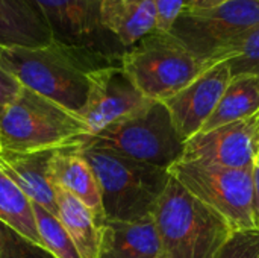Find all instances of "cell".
I'll return each mask as SVG.
<instances>
[{
    "mask_svg": "<svg viewBox=\"0 0 259 258\" xmlns=\"http://www.w3.org/2000/svg\"><path fill=\"white\" fill-rule=\"evenodd\" d=\"M0 68L21 87L80 116L90 94L94 64L52 43L41 47L0 46Z\"/></svg>",
    "mask_w": 259,
    "mask_h": 258,
    "instance_id": "6da1fadb",
    "label": "cell"
},
{
    "mask_svg": "<svg viewBox=\"0 0 259 258\" xmlns=\"http://www.w3.org/2000/svg\"><path fill=\"white\" fill-rule=\"evenodd\" d=\"M82 154L97 178L106 220L135 222L152 217L168 184V169L96 146L82 144Z\"/></svg>",
    "mask_w": 259,
    "mask_h": 258,
    "instance_id": "7a4b0ae2",
    "label": "cell"
},
{
    "mask_svg": "<svg viewBox=\"0 0 259 258\" xmlns=\"http://www.w3.org/2000/svg\"><path fill=\"white\" fill-rule=\"evenodd\" d=\"M152 217L162 258H214L234 233L222 216L194 198L171 175Z\"/></svg>",
    "mask_w": 259,
    "mask_h": 258,
    "instance_id": "3957f363",
    "label": "cell"
},
{
    "mask_svg": "<svg viewBox=\"0 0 259 258\" xmlns=\"http://www.w3.org/2000/svg\"><path fill=\"white\" fill-rule=\"evenodd\" d=\"M87 138L88 131L77 114L24 87L0 113L2 151H56L83 144Z\"/></svg>",
    "mask_w": 259,
    "mask_h": 258,
    "instance_id": "277c9868",
    "label": "cell"
},
{
    "mask_svg": "<svg viewBox=\"0 0 259 258\" xmlns=\"http://www.w3.org/2000/svg\"><path fill=\"white\" fill-rule=\"evenodd\" d=\"M120 64L140 93L155 102L173 97L208 67L171 33L156 30L126 49Z\"/></svg>",
    "mask_w": 259,
    "mask_h": 258,
    "instance_id": "5b68a950",
    "label": "cell"
},
{
    "mask_svg": "<svg viewBox=\"0 0 259 258\" xmlns=\"http://www.w3.org/2000/svg\"><path fill=\"white\" fill-rule=\"evenodd\" d=\"M83 146L109 149L123 157L170 169L182 160L185 141L162 102L150 100L135 114L87 138Z\"/></svg>",
    "mask_w": 259,
    "mask_h": 258,
    "instance_id": "8992f818",
    "label": "cell"
},
{
    "mask_svg": "<svg viewBox=\"0 0 259 258\" xmlns=\"http://www.w3.org/2000/svg\"><path fill=\"white\" fill-rule=\"evenodd\" d=\"M259 24V0H228L208 9H185L170 33L203 65L225 61L232 47Z\"/></svg>",
    "mask_w": 259,
    "mask_h": 258,
    "instance_id": "52a82bcc",
    "label": "cell"
},
{
    "mask_svg": "<svg viewBox=\"0 0 259 258\" xmlns=\"http://www.w3.org/2000/svg\"><path fill=\"white\" fill-rule=\"evenodd\" d=\"M42 15L53 43L96 67L121 62L126 49L102 24V0H30Z\"/></svg>",
    "mask_w": 259,
    "mask_h": 258,
    "instance_id": "ba28073f",
    "label": "cell"
},
{
    "mask_svg": "<svg viewBox=\"0 0 259 258\" xmlns=\"http://www.w3.org/2000/svg\"><path fill=\"white\" fill-rule=\"evenodd\" d=\"M168 172L194 198L222 216L234 231L256 228L252 169H228L179 160Z\"/></svg>",
    "mask_w": 259,
    "mask_h": 258,
    "instance_id": "9c48e42d",
    "label": "cell"
},
{
    "mask_svg": "<svg viewBox=\"0 0 259 258\" xmlns=\"http://www.w3.org/2000/svg\"><path fill=\"white\" fill-rule=\"evenodd\" d=\"M150 100L134 85L121 64L96 68L90 73V94L80 119L88 138L135 114Z\"/></svg>",
    "mask_w": 259,
    "mask_h": 258,
    "instance_id": "30bf717a",
    "label": "cell"
},
{
    "mask_svg": "<svg viewBox=\"0 0 259 258\" xmlns=\"http://www.w3.org/2000/svg\"><path fill=\"white\" fill-rule=\"evenodd\" d=\"M259 155V111L208 132H199L184 148V161L228 169H253Z\"/></svg>",
    "mask_w": 259,
    "mask_h": 258,
    "instance_id": "8fae6325",
    "label": "cell"
},
{
    "mask_svg": "<svg viewBox=\"0 0 259 258\" xmlns=\"http://www.w3.org/2000/svg\"><path fill=\"white\" fill-rule=\"evenodd\" d=\"M231 78V68L226 61L214 62L185 88L162 102L184 141H188L202 131L217 108Z\"/></svg>",
    "mask_w": 259,
    "mask_h": 258,
    "instance_id": "7c38bea8",
    "label": "cell"
},
{
    "mask_svg": "<svg viewBox=\"0 0 259 258\" xmlns=\"http://www.w3.org/2000/svg\"><path fill=\"white\" fill-rule=\"evenodd\" d=\"M58 151V149H56ZM56 151L8 152L0 154L3 170L27 195V198L58 217L56 192L50 178V161Z\"/></svg>",
    "mask_w": 259,
    "mask_h": 258,
    "instance_id": "4fadbf2b",
    "label": "cell"
},
{
    "mask_svg": "<svg viewBox=\"0 0 259 258\" xmlns=\"http://www.w3.org/2000/svg\"><path fill=\"white\" fill-rule=\"evenodd\" d=\"M50 178L55 187L65 190L87 205L102 227L106 220L97 178L82 154V144L58 149L50 161Z\"/></svg>",
    "mask_w": 259,
    "mask_h": 258,
    "instance_id": "5bb4252c",
    "label": "cell"
},
{
    "mask_svg": "<svg viewBox=\"0 0 259 258\" xmlns=\"http://www.w3.org/2000/svg\"><path fill=\"white\" fill-rule=\"evenodd\" d=\"M100 230V258H162L153 217L135 222L105 220Z\"/></svg>",
    "mask_w": 259,
    "mask_h": 258,
    "instance_id": "9a60e30c",
    "label": "cell"
},
{
    "mask_svg": "<svg viewBox=\"0 0 259 258\" xmlns=\"http://www.w3.org/2000/svg\"><path fill=\"white\" fill-rule=\"evenodd\" d=\"M102 24L124 49L135 46L156 29L155 0H102Z\"/></svg>",
    "mask_w": 259,
    "mask_h": 258,
    "instance_id": "2e32d148",
    "label": "cell"
},
{
    "mask_svg": "<svg viewBox=\"0 0 259 258\" xmlns=\"http://www.w3.org/2000/svg\"><path fill=\"white\" fill-rule=\"evenodd\" d=\"M52 33L30 0H0V46L41 47Z\"/></svg>",
    "mask_w": 259,
    "mask_h": 258,
    "instance_id": "e0dca14e",
    "label": "cell"
},
{
    "mask_svg": "<svg viewBox=\"0 0 259 258\" xmlns=\"http://www.w3.org/2000/svg\"><path fill=\"white\" fill-rule=\"evenodd\" d=\"M58 219L70 234L82 258H100L102 230L91 210L73 195L55 187Z\"/></svg>",
    "mask_w": 259,
    "mask_h": 258,
    "instance_id": "ac0fdd59",
    "label": "cell"
},
{
    "mask_svg": "<svg viewBox=\"0 0 259 258\" xmlns=\"http://www.w3.org/2000/svg\"><path fill=\"white\" fill-rule=\"evenodd\" d=\"M259 111V78L253 75L232 76L217 108L200 132L247 119Z\"/></svg>",
    "mask_w": 259,
    "mask_h": 258,
    "instance_id": "d6986e66",
    "label": "cell"
},
{
    "mask_svg": "<svg viewBox=\"0 0 259 258\" xmlns=\"http://www.w3.org/2000/svg\"><path fill=\"white\" fill-rule=\"evenodd\" d=\"M0 222L35 245L42 246L35 220L33 202L3 170H0Z\"/></svg>",
    "mask_w": 259,
    "mask_h": 258,
    "instance_id": "ffe728a7",
    "label": "cell"
},
{
    "mask_svg": "<svg viewBox=\"0 0 259 258\" xmlns=\"http://www.w3.org/2000/svg\"><path fill=\"white\" fill-rule=\"evenodd\" d=\"M35 220L42 246L55 258H82L76 245L73 243L70 234L61 224V220L44 210L42 207L33 204Z\"/></svg>",
    "mask_w": 259,
    "mask_h": 258,
    "instance_id": "44dd1931",
    "label": "cell"
},
{
    "mask_svg": "<svg viewBox=\"0 0 259 258\" xmlns=\"http://www.w3.org/2000/svg\"><path fill=\"white\" fill-rule=\"evenodd\" d=\"M231 75H253L259 78V24L247 32L225 58Z\"/></svg>",
    "mask_w": 259,
    "mask_h": 258,
    "instance_id": "7402d4cb",
    "label": "cell"
},
{
    "mask_svg": "<svg viewBox=\"0 0 259 258\" xmlns=\"http://www.w3.org/2000/svg\"><path fill=\"white\" fill-rule=\"evenodd\" d=\"M0 258H55L44 246L35 245L0 222Z\"/></svg>",
    "mask_w": 259,
    "mask_h": 258,
    "instance_id": "603a6c76",
    "label": "cell"
},
{
    "mask_svg": "<svg viewBox=\"0 0 259 258\" xmlns=\"http://www.w3.org/2000/svg\"><path fill=\"white\" fill-rule=\"evenodd\" d=\"M214 258H259V228L234 231Z\"/></svg>",
    "mask_w": 259,
    "mask_h": 258,
    "instance_id": "cb8c5ba5",
    "label": "cell"
},
{
    "mask_svg": "<svg viewBox=\"0 0 259 258\" xmlns=\"http://www.w3.org/2000/svg\"><path fill=\"white\" fill-rule=\"evenodd\" d=\"M156 32L170 33L178 17L185 11V0H155Z\"/></svg>",
    "mask_w": 259,
    "mask_h": 258,
    "instance_id": "d4e9b609",
    "label": "cell"
},
{
    "mask_svg": "<svg viewBox=\"0 0 259 258\" xmlns=\"http://www.w3.org/2000/svg\"><path fill=\"white\" fill-rule=\"evenodd\" d=\"M21 85L8 75L3 68H0V106H6L11 103L20 93Z\"/></svg>",
    "mask_w": 259,
    "mask_h": 258,
    "instance_id": "484cf974",
    "label": "cell"
},
{
    "mask_svg": "<svg viewBox=\"0 0 259 258\" xmlns=\"http://www.w3.org/2000/svg\"><path fill=\"white\" fill-rule=\"evenodd\" d=\"M252 173H253V217H255L256 228H259V155L253 164Z\"/></svg>",
    "mask_w": 259,
    "mask_h": 258,
    "instance_id": "4316f807",
    "label": "cell"
},
{
    "mask_svg": "<svg viewBox=\"0 0 259 258\" xmlns=\"http://www.w3.org/2000/svg\"><path fill=\"white\" fill-rule=\"evenodd\" d=\"M228 0H185V9L196 11V9H208L219 6Z\"/></svg>",
    "mask_w": 259,
    "mask_h": 258,
    "instance_id": "83f0119b",
    "label": "cell"
},
{
    "mask_svg": "<svg viewBox=\"0 0 259 258\" xmlns=\"http://www.w3.org/2000/svg\"><path fill=\"white\" fill-rule=\"evenodd\" d=\"M2 109H3V106H0V113H2Z\"/></svg>",
    "mask_w": 259,
    "mask_h": 258,
    "instance_id": "f1b7e54d",
    "label": "cell"
},
{
    "mask_svg": "<svg viewBox=\"0 0 259 258\" xmlns=\"http://www.w3.org/2000/svg\"><path fill=\"white\" fill-rule=\"evenodd\" d=\"M0 154H2V148H0Z\"/></svg>",
    "mask_w": 259,
    "mask_h": 258,
    "instance_id": "f546056e",
    "label": "cell"
}]
</instances>
